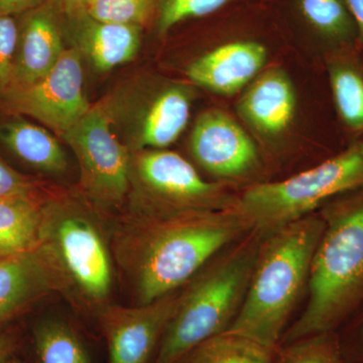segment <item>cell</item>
Instances as JSON below:
<instances>
[{
  "instance_id": "1",
  "label": "cell",
  "mask_w": 363,
  "mask_h": 363,
  "mask_svg": "<svg viewBox=\"0 0 363 363\" xmlns=\"http://www.w3.org/2000/svg\"><path fill=\"white\" fill-rule=\"evenodd\" d=\"M112 257L135 305L180 290L250 228L234 209L168 215L128 211L112 224Z\"/></svg>"
},
{
  "instance_id": "7",
  "label": "cell",
  "mask_w": 363,
  "mask_h": 363,
  "mask_svg": "<svg viewBox=\"0 0 363 363\" xmlns=\"http://www.w3.org/2000/svg\"><path fill=\"white\" fill-rule=\"evenodd\" d=\"M194 91L184 83L140 78L101 102L112 130L130 152L162 150L178 140L190 118Z\"/></svg>"
},
{
  "instance_id": "8",
  "label": "cell",
  "mask_w": 363,
  "mask_h": 363,
  "mask_svg": "<svg viewBox=\"0 0 363 363\" xmlns=\"http://www.w3.org/2000/svg\"><path fill=\"white\" fill-rule=\"evenodd\" d=\"M238 196L204 180L180 155L164 150L130 152L128 211L168 215L234 209Z\"/></svg>"
},
{
  "instance_id": "30",
  "label": "cell",
  "mask_w": 363,
  "mask_h": 363,
  "mask_svg": "<svg viewBox=\"0 0 363 363\" xmlns=\"http://www.w3.org/2000/svg\"><path fill=\"white\" fill-rule=\"evenodd\" d=\"M20 344L18 334L13 331L0 333V363H6L11 360L13 353L18 350Z\"/></svg>"
},
{
  "instance_id": "2",
  "label": "cell",
  "mask_w": 363,
  "mask_h": 363,
  "mask_svg": "<svg viewBox=\"0 0 363 363\" xmlns=\"http://www.w3.org/2000/svg\"><path fill=\"white\" fill-rule=\"evenodd\" d=\"M324 227L321 213H313L264 236L245 300L226 332L277 350L308 290Z\"/></svg>"
},
{
  "instance_id": "33",
  "label": "cell",
  "mask_w": 363,
  "mask_h": 363,
  "mask_svg": "<svg viewBox=\"0 0 363 363\" xmlns=\"http://www.w3.org/2000/svg\"><path fill=\"white\" fill-rule=\"evenodd\" d=\"M357 341L358 348H359L360 353L363 355V321L359 332H358Z\"/></svg>"
},
{
  "instance_id": "22",
  "label": "cell",
  "mask_w": 363,
  "mask_h": 363,
  "mask_svg": "<svg viewBox=\"0 0 363 363\" xmlns=\"http://www.w3.org/2000/svg\"><path fill=\"white\" fill-rule=\"evenodd\" d=\"M33 338L38 363H92L80 334L63 320H42L33 328Z\"/></svg>"
},
{
  "instance_id": "13",
  "label": "cell",
  "mask_w": 363,
  "mask_h": 363,
  "mask_svg": "<svg viewBox=\"0 0 363 363\" xmlns=\"http://www.w3.org/2000/svg\"><path fill=\"white\" fill-rule=\"evenodd\" d=\"M21 16L13 80L9 90L26 87L44 77L66 49L65 9L62 0H44Z\"/></svg>"
},
{
  "instance_id": "32",
  "label": "cell",
  "mask_w": 363,
  "mask_h": 363,
  "mask_svg": "<svg viewBox=\"0 0 363 363\" xmlns=\"http://www.w3.org/2000/svg\"><path fill=\"white\" fill-rule=\"evenodd\" d=\"M88 0H62L64 9L65 11H72V9H82Z\"/></svg>"
},
{
  "instance_id": "20",
  "label": "cell",
  "mask_w": 363,
  "mask_h": 363,
  "mask_svg": "<svg viewBox=\"0 0 363 363\" xmlns=\"http://www.w3.org/2000/svg\"><path fill=\"white\" fill-rule=\"evenodd\" d=\"M48 199L0 198V257L40 245L43 206Z\"/></svg>"
},
{
  "instance_id": "6",
  "label": "cell",
  "mask_w": 363,
  "mask_h": 363,
  "mask_svg": "<svg viewBox=\"0 0 363 363\" xmlns=\"http://www.w3.org/2000/svg\"><path fill=\"white\" fill-rule=\"evenodd\" d=\"M362 187L363 140H357L298 175L250 186L238 196L234 210L250 231L267 236Z\"/></svg>"
},
{
  "instance_id": "25",
  "label": "cell",
  "mask_w": 363,
  "mask_h": 363,
  "mask_svg": "<svg viewBox=\"0 0 363 363\" xmlns=\"http://www.w3.org/2000/svg\"><path fill=\"white\" fill-rule=\"evenodd\" d=\"M157 0H88L83 11L95 20L117 25L142 26Z\"/></svg>"
},
{
  "instance_id": "15",
  "label": "cell",
  "mask_w": 363,
  "mask_h": 363,
  "mask_svg": "<svg viewBox=\"0 0 363 363\" xmlns=\"http://www.w3.org/2000/svg\"><path fill=\"white\" fill-rule=\"evenodd\" d=\"M267 50L255 40L219 45L196 59L187 69L191 82L223 96L247 87L264 71Z\"/></svg>"
},
{
  "instance_id": "23",
  "label": "cell",
  "mask_w": 363,
  "mask_h": 363,
  "mask_svg": "<svg viewBox=\"0 0 363 363\" xmlns=\"http://www.w3.org/2000/svg\"><path fill=\"white\" fill-rule=\"evenodd\" d=\"M274 351L245 336L223 332L198 344L175 363H274Z\"/></svg>"
},
{
  "instance_id": "17",
  "label": "cell",
  "mask_w": 363,
  "mask_h": 363,
  "mask_svg": "<svg viewBox=\"0 0 363 363\" xmlns=\"http://www.w3.org/2000/svg\"><path fill=\"white\" fill-rule=\"evenodd\" d=\"M238 113L255 133L274 138L289 130L297 112V94L281 68L262 71L238 100Z\"/></svg>"
},
{
  "instance_id": "31",
  "label": "cell",
  "mask_w": 363,
  "mask_h": 363,
  "mask_svg": "<svg viewBox=\"0 0 363 363\" xmlns=\"http://www.w3.org/2000/svg\"><path fill=\"white\" fill-rule=\"evenodd\" d=\"M357 28V44L363 47V0H343Z\"/></svg>"
},
{
  "instance_id": "21",
  "label": "cell",
  "mask_w": 363,
  "mask_h": 363,
  "mask_svg": "<svg viewBox=\"0 0 363 363\" xmlns=\"http://www.w3.org/2000/svg\"><path fill=\"white\" fill-rule=\"evenodd\" d=\"M298 9L329 52L357 44V28L343 0H298Z\"/></svg>"
},
{
  "instance_id": "3",
  "label": "cell",
  "mask_w": 363,
  "mask_h": 363,
  "mask_svg": "<svg viewBox=\"0 0 363 363\" xmlns=\"http://www.w3.org/2000/svg\"><path fill=\"white\" fill-rule=\"evenodd\" d=\"M323 233L310 272L304 311L281 342L334 331L363 301V187L323 208Z\"/></svg>"
},
{
  "instance_id": "9",
  "label": "cell",
  "mask_w": 363,
  "mask_h": 363,
  "mask_svg": "<svg viewBox=\"0 0 363 363\" xmlns=\"http://www.w3.org/2000/svg\"><path fill=\"white\" fill-rule=\"evenodd\" d=\"M80 168V194L106 215L121 209L130 190V150L112 130L101 102L61 135Z\"/></svg>"
},
{
  "instance_id": "18",
  "label": "cell",
  "mask_w": 363,
  "mask_h": 363,
  "mask_svg": "<svg viewBox=\"0 0 363 363\" xmlns=\"http://www.w3.org/2000/svg\"><path fill=\"white\" fill-rule=\"evenodd\" d=\"M327 76L338 123L350 135L348 143L363 140L362 45L355 44L329 52Z\"/></svg>"
},
{
  "instance_id": "11",
  "label": "cell",
  "mask_w": 363,
  "mask_h": 363,
  "mask_svg": "<svg viewBox=\"0 0 363 363\" xmlns=\"http://www.w3.org/2000/svg\"><path fill=\"white\" fill-rule=\"evenodd\" d=\"M181 291L147 305H106L98 311L108 363H152Z\"/></svg>"
},
{
  "instance_id": "16",
  "label": "cell",
  "mask_w": 363,
  "mask_h": 363,
  "mask_svg": "<svg viewBox=\"0 0 363 363\" xmlns=\"http://www.w3.org/2000/svg\"><path fill=\"white\" fill-rule=\"evenodd\" d=\"M64 28L72 45L98 71L130 62L140 49L142 26L95 20L82 9L65 11Z\"/></svg>"
},
{
  "instance_id": "10",
  "label": "cell",
  "mask_w": 363,
  "mask_h": 363,
  "mask_svg": "<svg viewBox=\"0 0 363 363\" xmlns=\"http://www.w3.org/2000/svg\"><path fill=\"white\" fill-rule=\"evenodd\" d=\"M83 80L82 55L71 45L44 77L1 97L9 111L33 117L62 135L91 108Z\"/></svg>"
},
{
  "instance_id": "24",
  "label": "cell",
  "mask_w": 363,
  "mask_h": 363,
  "mask_svg": "<svg viewBox=\"0 0 363 363\" xmlns=\"http://www.w3.org/2000/svg\"><path fill=\"white\" fill-rule=\"evenodd\" d=\"M276 363L347 362L337 334L329 331L285 344Z\"/></svg>"
},
{
  "instance_id": "19",
  "label": "cell",
  "mask_w": 363,
  "mask_h": 363,
  "mask_svg": "<svg viewBox=\"0 0 363 363\" xmlns=\"http://www.w3.org/2000/svg\"><path fill=\"white\" fill-rule=\"evenodd\" d=\"M0 140L26 164L45 173H63L68 168L58 140L37 124L11 119L0 125Z\"/></svg>"
},
{
  "instance_id": "14",
  "label": "cell",
  "mask_w": 363,
  "mask_h": 363,
  "mask_svg": "<svg viewBox=\"0 0 363 363\" xmlns=\"http://www.w3.org/2000/svg\"><path fill=\"white\" fill-rule=\"evenodd\" d=\"M67 294L59 264L45 245L0 257V326L52 293Z\"/></svg>"
},
{
  "instance_id": "29",
  "label": "cell",
  "mask_w": 363,
  "mask_h": 363,
  "mask_svg": "<svg viewBox=\"0 0 363 363\" xmlns=\"http://www.w3.org/2000/svg\"><path fill=\"white\" fill-rule=\"evenodd\" d=\"M44 0H0V16H13L30 11Z\"/></svg>"
},
{
  "instance_id": "28",
  "label": "cell",
  "mask_w": 363,
  "mask_h": 363,
  "mask_svg": "<svg viewBox=\"0 0 363 363\" xmlns=\"http://www.w3.org/2000/svg\"><path fill=\"white\" fill-rule=\"evenodd\" d=\"M52 195L43 193L37 184L21 175L0 160V198L45 200Z\"/></svg>"
},
{
  "instance_id": "12",
  "label": "cell",
  "mask_w": 363,
  "mask_h": 363,
  "mask_svg": "<svg viewBox=\"0 0 363 363\" xmlns=\"http://www.w3.org/2000/svg\"><path fill=\"white\" fill-rule=\"evenodd\" d=\"M190 152L200 167L221 181L245 180L262 166L252 138L220 109H209L196 119Z\"/></svg>"
},
{
  "instance_id": "26",
  "label": "cell",
  "mask_w": 363,
  "mask_h": 363,
  "mask_svg": "<svg viewBox=\"0 0 363 363\" xmlns=\"http://www.w3.org/2000/svg\"><path fill=\"white\" fill-rule=\"evenodd\" d=\"M229 1L231 0H157V32L164 35L182 21L209 16Z\"/></svg>"
},
{
  "instance_id": "5",
  "label": "cell",
  "mask_w": 363,
  "mask_h": 363,
  "mask_svg": "<svg viewBox=\"0 0 363 363\" xmlns=\"http://www.w3.org/2000/svg\"><path fill=\"white\" fill-rule=\"evenodd\" d=\"M104 217L82 195L56 193L44 203L40 228V243L58 262L67 294L98 311L107 305L113 281Z\"/></svg>"
},
{
  "instance_id": "34",
  "label": "cell",
  "mask_w": 363,
  "mask_h": 363,
  "mask_svg": "<svg viewBox=\"0 0 363 363\" xmlns=\"http://www.w3.org/2000/svg\"><path fill=\"white\" fill-rule=\"evenodd\" d=\"M6 363H16V362H13V360H9V362H6Z\"/></svg>"
},
{
  "instance_id": "4",
  "label": "cell",
  "mask_w": 363,
  "mask_h": 363,
  "mask_svg": "<svg viewBox=\"0 0 363 363\" xmlns=\"http://www.w3.org/2000/svg\"><path fill=\"white\" fill-rule=\"evenodd\" d=\"M264 235L250 231L186 284L152 363H175L228 330L240 312Z\"/></svg>"
},
{
  "instance_id": "27",
  "label": "cell",
  "mask_w": 363,
  "mask_h": 363,
  "mask_svg": "<svg viewBox=\"0 0 363 363\" xmlns=\"http://www.w3.org/2000/svg\"><path fill=\"white\" fill-rule=\"evenodd\" d=\"M18 25L14 16H0V96L13 80Z\"/></svg>"
}]
</instances>
